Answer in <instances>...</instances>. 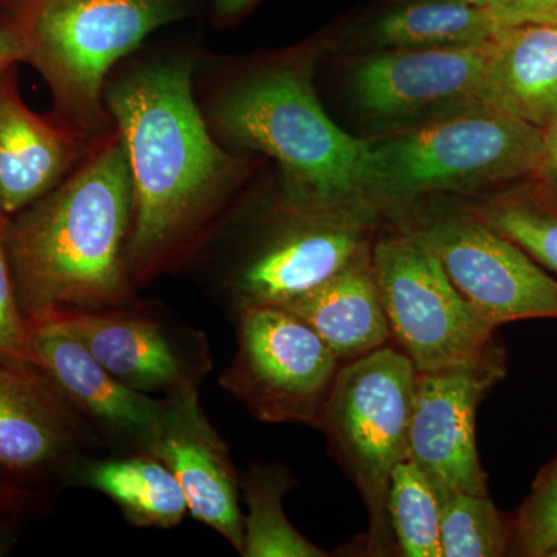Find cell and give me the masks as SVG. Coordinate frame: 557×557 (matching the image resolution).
<instances>
[{
  "label": "cell",
  "mask_w": 557,
  "mask_h": 557,
  "mask_svg": "<svg viewBox=\"0 0 557 557\" xmlns=\"http://www.w3.org/2000/svg\"><path fill=\"white\" fill-rule=\"evenodd\" d=\"M490 42L449 49L392 50L370 57L351 76L355 102L364 116L388 132L490 106Z\"/></svg>",
  "instance_id": "obj_13"
},
{
  "label": "cell",
  "mask_w": 557,
  "mask_h": 557,
  "mask_svg": "<svg viewBox=\"0 0 557 557\" xmlns=\"http://www.w3.org/2000/svg\"><path fill=\"white\" fill-rule=\"evenodd\" d=\"M392 343L429 372L474 357L496 338L487 324L458 293L437 256L408 230L379 228L372 244Z\"/></svg>",
  "instance_id": "obj_8"
},
{
  "label": "cell",
  "mask_w": 557,
  "mask_h": 557,
  "mask_svg": "<svg viewBox=\"0 0 557 557\" xmlns=\"http://www.w3.org/2000/svg\"><path fill=\"white\" fill-rule=\"evenodd\" d=\"M199 391L183 387L161 397L163 417L149 454L177 479L189 515L212 528L242 556L240 474L225 440L201 408Z\"/></svg>",
  "instance_id": "obj_16"
},
{
  "label": "cell",
  "mask_w": 557,
  "mask_h": 557,
  "mask_svg": "<svg viewBox=\"0 0 557 557\" xmlns=\"http://www.w3.org/2000/svg\"><path fill=\"white\" fill-rule=\"evenodd\" d=\"M97 432L36 366L0 358V475L35 491L70 486L81 461L104 454Z\"/></svg>",
  "instance_id": "obj_14"
},
{
  "label": "cell",
  "mask_w": 557,
  "mask_h": 557,
  "mask_svg": "<svg viewBox=\"0 0 557 557\" xmlns=\"http://www.w3.org/2000/svg\"><path fill=\"white\" fill-rule=\"evenodd\" d=\"M512 520L509 555L548 557L557 545V454L539 472Z\"/></svg>",
  "instance_id": "obj_26"
},
{
  "label": "cell",
  "mask_w": 557,
  "mask_h": 557,
  "mask_svg": "<svg viewBox=\"0 0 557 557\" xmlns=\"http://www.w3.org/2000/svg\"><path fill=\"white\" fill-rule=\"evenodd\" d=\"M507 354L497 338L474 357L417 372L409 453L438 500L453 493L487 494L475 443L482 399L507 376Z\"/></svg>",
  "instance_id": "obj_12"
},
{
  "label": "cell",
  "mask_w": 557,
  "mask_h": 557,
  "mask_svg": "<svg viewBox=\"0 0 557 557\" xmlns=\"http://www.w3.org/2000/svg\"><path fill=\"white\" fill-rule=\"evenodd\" d=\"M236 354L219 384L256 420L318 429L341 362L317 332L281 307L234 311Z\"/></svg>",
  "instance_id": "obj_9"
},
{
  "label": "cell",
  "mask_w": 557,
  "mask_h": 557,
  "mask_svg": "<svg viewBox=\"0 0 557 557\" xmlns=\"http://www.w3.org/2000/svg\"><path fill=\"white\" fill-rule=\"evenodd\" d=\"M14 534L10 527L0 528V556H5L13 547Z\"/></svg>",
  "instance_id": "obj_34"
},
{
  "label": "cell",
  "mask_w": 557,
  "mask_h": 557,
  "mask_svg": "<svg viewBox=\"0 0 557 557\" xmlns=\"http://www.w3.org/2000/svg\"><path fill=\"white\" fill-rule=\"evenodd\" d=\"M386 218L437 256L458 293L494 329L523 319H557V277L469 205L432 199Z\"/></svg>",
  "instance_id": "obj_7"
},
{
  "label": "cell",
  "mask_w": 557,
  "mask_h": 557,
  "mask_svg": "<svg viewBox=\"0 0 557 557\" xmlns=\"http://www.w3.org/2000/svg\"><path fill=\"white\" fill-rule=\"evenodd\" d=\"M487 102L545 131L557 120V24L504 27L490 42Z\"/></svg>",
  "instance_id": "obj_19"
},
{
  "label": "cell",
  "mask_w": 557,
  "mask_h": 557,
  "mask_svg": "<svg viewBox=\"0 0 557 557\" xmlns=\"http://www.w3.org/2000/svg\"><path fill=\"white\" fill-rule=\"evenodd\" d=\"M239 269L228 288L234 311L284 307L310 293L372 248L381 212L369 203L287 211Z\"/></svg>",
  "instance_id": "obj_10"
},
{
  "label": "cell",
  "mask_w": 557,
  "mask_h": 557,
  "mask_svg": "<svg viewBox=\"0 0 557 557\" xmlns=\"http://www.w3.org/2000/svg\"><path fill=\"white\" fill-rule=\"evenodd\" d=\"M453 2L467 3V5L479 7L493 11H500L509 2V0H453Z\"/></svg>",
  "instance_id": "obj_33"
},
{
  "label": "cell",
  "mask_w": 557,
  "mask_h": 557,
  "mask_svg": "<svg viewBox=\"0 0 557 557\" xmlns=\"http://www.w3.org/2000/svg\"><path fill=\"white\" fill-rule=\"evenodd\" d=\"M259 2L260 0H211L215 24L220 27L236 24Z\"/></svg>",
  "instance_id": "obj_31"
},
{
  "label": "cell",
  "mask_w": 557,
  "mask_h": 557,
  "mask_svg": "<svg viewBox=\"0 0 557 557\" xmlns=\"http://www.w3.org/2000/svg\"><path fill=\"white\" fill-rule=\"evenodd\" d=\"M512 520L487 494L453 493L440 500L442 557L509 555Z\"/></svg>",
  "instance_id": "obj_24"
},
{
  "label": "cell",
  "mask_w": 557,
  "mask_h": 557,
  "mask_svg": "<svg viewBox=\"0 0 557 557\" xmlns=\"http://www.w3.org/2000/svg\"><path fill=\"white\" fill-rule=\"evenodd\" d=\"M134 188L119 132L72 177L7 222L17 299L30 322L137 298L127 267Z\"/></svg>",
  "instance_id": "obj_2"
},
{
  "label": "cell",
  "mask_w": 557,
  "mask_h": 557,
  "mask_svg": "<svg viewBox=\"0 0 557 557\" xmlns=\"http://www.w3.org/2000/svg\"><path fill=\"white\" fill-rule=\"evenodd\" d=\"M387 515L399 555L442 557L440 500L416 461H399L391 474Z\"/></svg>",
  "instance_id": "obj_23"
},
{
  "label": "cell",
  "mask_w": 557,
  "mask_h": 557,
  "mask_svg": "<svg viewBox=\"0 0 557 557\" xmlns=\"http://www.w3.org/2000/svg\"><path fill=\"white\" fill-rule=\"evenodd\" d=\"M190 0H21L13 28L83 137L104 132L109 70L143 39L189 13Z\"/></svg>",
  "instance_id": "obj_5"
},
{
  "label": "cell",
  "mask_w": 557,
  "mask_h": 557,
  "mask_svg": "<svg viewBox=\"0 0 557 557\" xmlns=\"http://www.w3.org/2000/svg\"><path fill=\"white\" fill-rule=\"evenodd\" d=\"M189 64L143 65L106 90L129 161L134 214L127 267L135 288L196 248L239 182L193 95Z\"/></svg>",
  "instance_id": "obj_1"
},
{
  "label": "cell",
  "mask_w": 557,
  "mask_h": 557,
  "mask_svg": "<svg viewBox=\"0 0 557 557\" xmlns=\"http://www.w3.org/2000/svg\"><path fill=\"white\" fill-rule=\"evenodd\" d=\"M212 124L233 145L277 161L284 177L277 209L366 203L361 170L368 139L351 137L325 113L309 61L276 62L240 79L215 102Z\"/></svg>",
  "instance_id": "obj_3"
},
{
  "label": "cell",
  "mask_w": 557,
  "mask_h": 557,
  "mask_svg": "<svg viewBox=\"0 0 557 557\" xmlns=\"http://www.w3.org/2000/svg\"><path fill=\"white\" fill-rule=\"evenodd\" d=\"M497 11L453 0H401L384 11L372 40L392 50L480 46L500 30Z\"/></svg>",
  "instance_id": "obj_21"
},
{
  "label": "cell",
  "mask_w": 557,
  "mask_h": 557,
  "mask_svg": "<svg viewBox=\"0 0 557 557\" xmlns=\"http://www.w3.org/2000/svg\"><path fill=\"white\" fill-rule=\"evenodd\" d=\"M296 479L287 468L255 463L240 475L247 502L244 516V557H324L327 553L300 534L284 511V497Z\"/></svg>",
  "instance_id": "obj_22"
},
{
  "label": "cell",
  "mask_w": 557,
  "mask_h": 557,
  "mask_svg": "<svg viewBox=\"0 0 557 557\" xmlns=\"http://www.w3.org/2000/svg\"><path fill=\"white\" fill-rule=\"evenodd\" d=\"M40 502L36 491L16 485L0 475V511L22 516L33 511Z\"/></svg>",
  "instance_id": "obj_30"
},
{
  "label": "cell",
  "mask_w": 557,
  "mask_h": 557,
  "mask_svg": "<svg viewBox=\"0 0 557 557\" xmlns=\"http://www.w3.org/2000/svg\"><path fill=\"white\" fill-rule=\"evenodd\" d=\"M502 28L523 24H557V0H509L497 11Z\"/></svg>",
  "instance_id": "obj_29"
},
{
  "label": "cell",
  "mask_w": 557,
  "mask_h": 557,
  "mask_svg": "<svg viewBox=\"0 0 557 557\" xmlns=\"http://www.w3.org/2000/svg\"><path fill=\"white\" fill-rule=\"evenodd\" d=\"M84 138L40 119L0 79V215L11 219L57 188Z\"/></svg>",
  "instance_id": "obj_17"
},
{
  "label": "cell",
  "mask_w": 557,
  "mask_h": 557,
  "mask_svg": "<svg viewBox=\"0 0 557 557\" xmlns=\"http://www.w3.org/2000/svg\"><path fill=\"white\" fill-rule=\"evenodd\" d=\"M525 185L537 200L557 211V120L544 131V156Z\"/></svg>",
  "instance_id": "obj_28"
},
{
  "label": "cell",
  "mask_w": 557,
  "mask_h": 557,
  "mask_svg": "<svg viewBox=\"0 0 557 557\" xmlns=\"http://www.w3.org/2000/svg\"><path fill=\"white\" fill-rule=\"evenodd\" d=\"M281 309L313 329L341 366L392 344L372 248L327 282Z\"/></svg>",
  "instance_id": "obj_18"
},
{
  "label": "cell",
  "mask_w": 557,
  "mask_h": 557,
  "mask_svg": "<svg viewBox=\"0 0 557 557\" xmlns=\"http://www.w3.org/2000/svg\"><path fill=\"white\" fill-rule=\"evenodd\" d=\"M116 376L143 394H171L200 387L212 369L207 335L159 302L135 299L126 306L65 310L50 314Z\"/></svg>",
  "instance_id": "obj_11"
},
{
  "label": "cell",
  "mask_w": 557,
  "mask_h": 557,
  "mask_svg": "<svg viewBox=\"0 0 557 557\" xmlns=\"http://www.w3.org/2000/svg\"><path fill=\"white\" fill-rule=\"evenodd\" d=\"M72 485L110 498L135 528L171 530L189 515L177 479L149 453H108L86 458L73 472Z\"/></svg>",
  "instance_id": "obj_20"
},
{
  "label": "cell",
  "mask_w": 557,
  "mask_h": 557,
  "mask_svg": "<svg viewBox=\"0 0 557 557\" xmlns=\"http://www.w3.org/2000/svg\"><path fill=\"white\" fill-rule=\"evenodd\" d=\"M469 207L557 277V211L537 200L525 183Z\"/></svg>",
  "instance_id": "obj_25"
},
{
  "label": "cell",
  "mask_w": 557,
  "mask_h": 557,
  "mask_svg": "<svg viewBox=\"0 0 557 557\" xmlns=\"http://www.w3.org/2000/svg\"><path fill=\"white\" fill-rule=\"evenodd\" d=\"M548 557H557V545L552 549V553H549Z\"/></svg>",
  "instance_id": "obj_35"
},
{
  "label": "cell",
  "mask_w": 557,
  "mask_h": 557,
  "mask_svg": "<svg viewBox=\"0 0 557 557\" xmlns=\"http://www.w3.org/2000/svg\"><path fill=\"white\" fill-rule=\"evenodd\" d=\"M544 156V131L491 106L368 139L361 197L386 218L432 199L530 182Z\"/></svg>",
  "instance_id": "obj_4"
},
{
  "label": "cell",
  "mask_w": 557,
  "mask_h": 557,
  "mask_svg": "<svg viewBox=\"0 0 557 557\" xmlns=\"http://www.w3.org/2000/svg\"><path fill=\"white\" fill-rule=\"evenodd\" d=\"M17 61H24L21 40L13 28L0 24V78Z\"/></svg>",
  "instance_id": "obj_32"
},
{
  "label": "cell",
  "mask_w": 557,
  "mask_h": 557,
  "mask_svg": "<svg viewBox=\"0 0 557 557\" xmlns=\"http://www.w3.org/2000/svg\"><path fill=\"white\" fill-rule=\"evenodd\" d=\"M417 370L398 347L384 346L341 366L318 429L330 453L357 486L369 516V555L397 548L387 515L391 474L410 457Z\"/></svg>",
  "instance_id": "obj_6"
},
{
  "label": "cell",
  "mask_w": 557,
  "mask_h": 557,
  "mask_svg": "<svg viewBox=\"0 0 557 557\" xmlns=\"http://www.w3.org/2000/svg\"><path fill=\"white\" fill-rule=\"evenodd\" d=\"M7 222L9 219L0 215V358L35 366L30 354L32 322L17 299L7 245Z\"/></svg>",
  "instance_id": "obj_27"
},
{
  "label": "cell",
  "mask_w": 557,
  "mask_h": 557,
  "mask_svg": "<svg viewBox=\"0 0 557 557\" xmlns=\"http://www.w3.org/2000/svg\"><path fill=\"white\" fill-rule=\"evenodd\" d=\"M32 362L64 395L110 454L149 453L163 398L134 391L113 376L54 318L32 322Z\"/></svg>",
  "instance_id": "obj_15"
}]
</instances>
